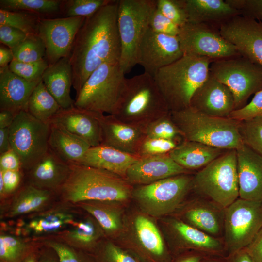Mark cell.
<instances>
[{
    "instance_id": "6da1fadb",
    "label": "cell",
    "mask_w": 262,
    "mask_h": 262,
    "mask_svg": "<svg viewBox=\"0 0 262 262\" xmlns=\"http://www.w3.org/2000/svg\"><path fill=\"white\" fill-rule=\"evenodd\" d=\"M118 5V0H112L86 17L76 35L69 57L76 96L98 67L107 62L119 61Z\"/></svg>"
},
{
    "instance_id": "7a4b0ae2",
    "label": "cell",
    "mask_w": 262,
    "mask_h": 262,
    "mask_svg": "<svg viewBox=\"0 0 262 262\" xmlns=\"http://www.w3.org/2000/svg\"><path fill=\"white\" fill-rule=\"evenodd\" d=\"M70 164V174L57 193L63 202L71 205L88 200L118 202L132 196L133 188L124 178L100 168Z\"/></svg>"
},
{
    "instance_id": "3957f363",
    "label": "cell",
    "mask_w": 262,
    "mask_h": 262,
    "mask_svg": "<svg viewBox=\"0 0 262 262\" xmlns=\"http://www.w3.org/2000/svg\"><path fill=\"white\" fill-rule=\"evenodd\" d=\"M169 112L153 77L144 72L126 78L111 115L124 123L144 129Z\"/></svg>"
},
{
    "instance_id": "277c9868",
    "label": "cell",
    "mask_w": 262,
    "mask_h": 262,
    "mask_svg": "<svg viewBox=\"0 0 262 262\" xmlns=\"http://www.w3.org/2000/svg\"><path fill=\"white\" fill-rule=\"evenodd\" d=\"M213 61L206 57L184 54L156 73L153 78L170 112L190 107L191 98L207 79Z\"/></svg>"
},
{
    "instance_id": "5b68a950",
    "label": "cell",
    "mask_w": 262,
    "mask_h": 262,
    "mask_svg": "<svg viewBox=\"0 0 262 262\" xmlns=\"http://www.w3.org/2000/svg\"><path fill=\"white\" fill-rule=\"evenodd\" d=\"M170 114L184 140L227 150H236L244 144L239 132V121L209 116L190 107L170 112Z\"/></svg>"
},
{
    "instance_id": "8992f818",
    "label": "cell",
    "mask_w": 262,
    "mask_h": 262,
    "mask_svg": "<svg viewBox=\"0 0 262 262\" xmlns=\"http://www.w3.org/2000/svg\"><path fill=\"white\" fill-rule=\"evenodd\" d=\"M192 188L208 200L225 209L239 197L237 154L227 150L197 172Z\"/></svg>"
},
{
    "instance_id": "52a82bcc",
    "label": "cell",
    "mask_w": 262,
    "mask_h": 262,
    "mask_svg": "<svg viewBox=\"0 0 262 262\" xmlns=\"http://www.w3.org/2000/svg\"><path fill=\"white\" fill-rule=\"evenodd\" d=\"M126 78L119 62L103 64L94 70L76 96L74 105L99 115H112Z\"/></svg>"
},
{
    "instance_id": "ba28073f",
    "label": "cell",
    "mask_w": 262,
    "mask_h": 262,
    "mask_svg": "<svg viewBox=\"0 0 262 262\" xmlns=\"http://www.w3.org/2000/svg\"><path fill=\"white\" fill-rule=\"evenodd\" d=\"M156 0H119L117 27L121 45L119 66L125 74L137 65L140 43L149 27Z\"/></svg>"
},
{
    "instance_id": "9c48e42d",
    "label": "cell",
    "mask_w": 262,
    "mask_h": 262,
    "mask_svg": "<svg viewBox=\"0 0 262 262\" xmlns=\"http://www.w3.org/2000/svg\"><path fill=\"white\" fill-rule=\"evenodd\" d=\"M188 174L179 175L133 188L132 196L142 211L153 217H160L176 211L192 188Z\"/></svg>"
},
{
    "instance_id": "30bf717a",
    "label": "cell",
    "mask_w": 262,
    "mask_h": 262,
    "mask_svg": "<svg viewBox=\"0 0 262 262\" xmlns=\"http://www.w3.org/2000/svg\"><path fill=\"white\" fill-rule=\"evenodd\" d=\"M9 130L11 148L18 155L22 170L27 172L49 150L50 125L27 111H21L15 116Z\"/></svg>"
},
{
    "instance_id": "8fae6325",
    "label": "cell",
    "mask_w": 262,
    "mask_h": 262,
    "mask_svg": "<svg viewBox=\"0 0 262 262\" xmlns=\"http://www.w3.org/2000/svg\"><path fill=\"white\" fill-rule=\"evenodd\" d=\"M209 72L230 89L235 110L245 106L251 95L262 89V67L241 55L213 61Z\"/></svg>"
},
{
    "instance_id": "7c38bea8",
    "label": "cell",
    "mask_w": 262,
    "mask_h": 262,
    "mask_svg": "<svg viewBox=\"0 0 262 262\" xmlns=\"http://www.w3.org/2000/svg\"><path fill=\"white\" fill-rule=\"evenodd\" d=\"M262 228V202L238 198L224 210V246L228 256L245 248Z\"/></svg>"
},
{
    "instance_id": "4fadbf2b",
    "label": "cell",
    "mask_w": 262,
    "mask_h": 262,
    "mask_svg": "<svg viewBox=\"0 0 262 262\" xmlns=\"http://www.w3.org/2000/svg\"><path fill=\"white\" fill-rule=\"evenodd\" d=\"M177 36L183 54L206 57L213 61L241 55L213 25L187 23L180 27Z\"/></svg>"
},
{
    "instance_id": "5bb4252c",
    "label": "cell",
    "mask_w": 262,
    "mask_h": 262,
    "mask_svg": "<svg viewBox=\"0 0 262 262\" xmlns=\"http://www.w3.org/2000/svg\"><path fill=\"white\" fill-rule=\"evenodd\" d=\"M85 18L75 16L40 19L38 35L44 43L45 58L49 65L69 57L76 35Z\"/></svg>"
},
{
    "instance_id": "9a60e30c",
    "label": "cell",
    "mask_w": 262,
    "mask_h": 262,
    "mask_svg": "<svg viewBox=\"0 0 262 262\" xmlns=\"http://www.w3.org/2000/svg\"><path fill=\"white\" fill-rule=\"evenodd\" d=\"M183 55L177 36L156 33L148 27L138 47L137 64L153 77L160 69Z\"/></svg>"
},
{
    "instance_id": "2e32d148",
    "label": "cell",
    "mask_w": 262,
    "mask_h": 262,
    "mask_svg": "<svg viewBox=\"0 0 262 262\" xmlns=\"http://www.w3.org/2000/svg\"><path fill=\"white\" fill-rule=\"evenodd\" d=\"M222 35L233 45L240 54L262 67V23L234 16L218 27Z\"/></svg>"
},
{
    "instance_id": "e0dca14e",
    "label": "cell",
    "mask_w": 262,
    "mask_h": 262,
    "mask_svg": "<svg viewBox=\"0 0 262 262\" xmlns=\"http://www.w3.org/2000/svg\"><path fill=\"white\" fill-rule=\"evenodd\" d=\"M170 221V231L175 241H172L169 249L173 257L188 251L198 252L205 256H227L224 244L217 238L181 220L173 219Z\"/></svg>"
},
{
    "instance_id": "ac0fdd59",
    "label": "cell",
    "mask_w": 262,
    "mask_h": 262,
    "mask_svg": "<svg viewBox=\"0 0 262 262\" xmlns=\"http://www.w3.org/2000/svg\"><path fill=\"white\" fill-rule=\"evenodd\" d=\"M190 107L209 116L228 118L235 110V99L230 89L209 72L194 93Z\"/></svg>"
},
{
    "instance_id": "d6986e66",
    "label": "cell",
    "mask_w": 262,
    "mask_h": 262,
    "mask_svg": "<svg viewBox=\"0 0 262 262\" xmlns=\"http://www.w3.org/2000/svg\"><path fill=\"white\" fill-rule=\"evenodd\" d=\"M136 244L127 250L140 262H172L173 256L166 246L157 226L148 217L138 215L133 223Z\"/></svg>"
},
{
    "instance_id": "ffe728a7",
    "label": "cell",
    "mask_w": 262,
    "mask_h": 262,
    "mask_svg": "<svg viewBox=\"0 0 262 262\" xmlns=\"http://www.w3.org/2000/svg\"><path fill=\"white\" fill-rule=\"evenodd\" d=\"M70 205L62 202L32 214L20 229L25 235L36 239L51 236L69 228L78 221L76 211Z\"/></svg>"
},
{
    "instance_id": "44dd1931",
    "label": "cell",
    "mask_w": 262,
    "mask_h": 262,
    "mask_svg": "<svg viewBox=\"0 0 262 262\" xmlns=\"http://www.w3.org/2000/svg\"><path fill=\"white\" fill-rule=\"evenodd\" d=\"M189 172L166 154L140 157L128 169L125 179L131 185H143Z\"/></svg>"
},
{
    "instance_id": "7402d4cb",
    "label": "cell",
    "mask_w": 262,
    "mask_h": 262,
    "mask_svg": "<svg viewBox=\"0 0 262 262\" xmlns=\"http://www.w3.org/2000/svg\"><path fill=\"white\" fill-rule=\"evenodd\" d=\"M98 119L101 144L139 156L140 147L146 137L144 129L124 123L111 115H99Z\"/></svg>"
},
{
    "instance_id": "603a6c76",
    "label": "cell",
    "mask_w": 262,
    "mask_h": 262,
    "mask_svg": "<svg viewBox=\"0 0 262 262\" xmlns=\"http://www.w3.org/2000/svg\"><path fill=\"white\" fill-rule=\"evenodd\" d=\"M236 151L240 198L262 202V156L245 144Z\"/></svg>"
},
{
    "instance_id": "cb8c5ba5",
    "label": "cell",
    "mask_w": 262,
    "mask_h": 262,
    "mask_svg": "<svg viewBox=\"0 0 262 262\" xmlns=\"http://www.w3.org/2000/svg\"><path fill=\"white\" fill-rule=\"evenodd\" d=\"M99 114L79 108L74 105L62 109L49 123L57 124L71 133L79 137L91 147L101 143V132L98 116Z\"/></svg>"
},
{
    "instance_id": "d4e9b609",
    "label": "cell",
    "mask_w": 262,
    "mask_h": 262,
    "mask_svg": "<svg viewBox=\"0 0 262 262\" xmlns=\"http://www.w3.org/2000/svg\"><path fill=\"white\" fill-rule=\"evenodd\" d=\"M41 81H28L12 72L9 66L0 68V110L15 115L27 111L31 95Z\"/></svg>"
},
{
    "instance_id": "484cf974",
    "label": "cell",
    "mask_w": 262,
    "mask_h": 262,
    "mask_svg": "<svg viewBox=\"0 0 262 262\" xmlns=\"http://www.w3.org/2000/svg\"><path fill=\"white\" fill-rule=\"evenodd\" d=\"M70 164L64 162L49 149L28 173V183L57 194L67 180Z\"/></svg>"
},
{
    "instance_id": "4316f807",
    "label": "cell",
    "mask_w": 262,
    "mask_h": 262,
    "mask_svg": "<svg viewBox=\"0 0 262 262\" xmlns=\"http://www.w3.org/2000/svg\"><path fill=\"white\" fill-rule=\"evenodd\" d=\"M140 158L100 144L91 147L77 164L103 169L125 179L128 169Z\"/></svg>"
},
{
    "instance_id": "83f0119b",
    "label": "cell",
    "mask_w": 262,
    "mask_h": 262,
    "mask_svg": "<svg viewBox=\"0 0 262 262\" xmlns=\"http://www.w3.org/2000/svg\"><path fill=\"white\" fill-rule=\"evenodd\" d=\"M42 81L62 109H68L74 106L75 101L70 96L73 72L69 57L49 65L43 74Z\"/></svg>"
},
{
    "instance_id": "f1b7e54d",
    "label": "cell",
    "mask_w": 262,
    "mask_h": 262,
    "mask_svg": "<svg viewBox=\"0 0 262 262\" xmlns=\"http://www.w3.org/2000/svg\"><path fill=\"white\" fill-rule=\"evenodd\" d=\"M224 210L209 200H197L185 209L182 221L217 238L223 231Z\"/></svg>"
},
{
    "instance_id": "f546056e",
    "label": "cell",
    "mask_w": 262,
    "mask_h": 262,
    "mask_svg": "<svg viewBox=\"0 0 262 262\" xmlns=\"http://www.w3.org/2000/svg\"><path fill=\"white\" fill-rule=\"evenodd\" d=\"M188 23H207L218 27L240 15L223 0H183Z\"/></svg>"
},
{
    "instance_id": "4dcf8cb0",
    "label": "cell",
    "mask_w": 262,
    "mask_h": 262,
    "mask_svg": "<svg viewBox=\"0 0 262 262\" xmlns=\"http://www.w3.org/2000/svg\"><path fill=\"white\" fill-rule=\"evenodd\" d=\"M104 235L98 222L91 216L78 220L69 228L49 237L92 253Z\"/></svg>"
},
{
    "instance_id": "1f68e13d",
    "label": "cell",
    "mask_w": 262,
    "mask_h": 262,
    "mask_svg": "<svg viewBox=\"0 0 262 262\" xmlns=\"http://www.w3.org/2000/svg\"><path fill=\"white\" fill-rule=\"evenodd\" d=\"M56 192L38 188L27 183L13 197L5 213V217L14 218L33 214L51 206Z\"/></svg>"
},
{
    "instance_id": "d6a6232c",
    "label": "cell",
    "mask_w": 262,
    "mask_h": 262,
    "mask_svg": "<svg viewBox=\"0 0 262 262\" xmlns=\"http://www.w3.org/2000/svg\"><path fill=\"white\" fill-rule=\"evenodd\" d=\"M49 149L69 164L78 163L91 147L85 141L62 127L49 123Z\"/></svg>"
},
{
    "instance_id": "836d02e7",
    "label": "cell",
    "mask_w": 262,
    "mask_h": 262,
    "mask_svg": "<svg viewBox=\"0 0 262 262\" xmlns=\"http://www.w3.org/2000/svg\"><path fill=\"white\" fill-rule=\"evenodd\" d=\"M225 152L199 142L183 140L168 154L178 164L190 170L204 167Z\"/></svg>"
},
{
    "instance_id": "e575fe53",
    "label": "cell",
    "mask_w": 262,
    "mask_h": 262,
    "mask_svg": "<svg viewBox=\"0 0 262 262\" xmlns=\"http://www.w3.org/2000/svg\"><path fill=\"white\" fill-rule=\"evenodd\" d=\"M118 202L88 200L80 202L74 205L81 209L94 217L98 222L104 234L113 236L122 227V213L116 205Z\"/></svg>"
},
{
    "instance_id": "d590c367",
    "label": "cell",
    "mask_w": 262,
    "mask_h": 262,
    "mask_svg": "<svg viewBox=\"0 0 262 262\" xmlns=\"http://www.w3.org/2000/svg\"><path fill=\"white\" fill-rule=\"evenodd\" d=\"M42 246L38 242L17 235H0V262H24Z\"/></svg>"
},
{
    "instance_id": "8d00e7d4",
    "label": "cell",
    "mask_w": 262,
    "mask_h": 262,
    "mask_svg": "<svg viewBox=\"0 0 262 262\" xmlns=\"http://www.w3.org/2000/svg\"><path fill=\"white\" fill-rule=\"evenodd\" d=\"M61 109L41 80L31 95L27 111L38 120L49 124L53 116Z\"/></svg>"
},
{
    "instance_id": "74e56055",
    "label": "cell",
    "mask_w": 262,
    "mask_h": 262,
    "mask_svg": "<svg viewBox=\"0 0 262 262\" xmlns=\"http://www.w3.org/2000/svg\"><path fill=\"white\" fill-rule=\"evenodd\" d=\"M64 0H0V9L24 11L42 18L62 13Z\"/></svg>"
},
{
    "instance_id": "f35d334b",
    "label": "cell",
    "mask_w": 262,
    "mask_h": 262,
    "mask_svg": "<svg viewBox=\"0 0 262 262\" xmlns=\"http://www.w3.org/2000/svg\"><path fill=\"white\" fill-rule=\"evenodd\" d=\"M33 240L42 246L54 250L59 262H96L92 253L74 247L52 237L47 236Z\"/></svg>"
},
{
    "instance_id": "ab89813d",
    "label": "cell",
    "mask_w": 262,
    "mask_h": 262,
    "mask_svg": "<svg viewBox=\"0 0 262 262\" xmlns=\"http://www.w3.org/2000/svg\"><path fill=\"white\" fill-rule=\"evenodd\" d=\"M39 16L24 11L0 9V25L16 28L27 35H38Z\"/></svg>"
},
{
    "instance_id": "60d3db41",
    "label": "cell",
    "mask_w": 262,
    "mask_h": 262,
    "mask_svg": "<svg viewBox=\"0 0 262 262\" xmlns=\"http://www.w3.org/2000/svg\"><path fill=\"white\" fill-rule=\"evenodd\" d=\"M144 130L147 137L174 140L179 143L184 140L171 118L170 111L149 123Z\"/></svg>"
},
{
    "instance_id": "b9f144b4",
    "label": "cell",
    "mask_w": 262,
    "mask_h": 262,
    "mask_svg": "<svg viewBox=\"0 0 262 262\" xmlns=\"http://www.w3.org/2000/svg\"><path fill=\"white\" fill-rule=\"evenodd\" d=\"M12 50L13 60L19 62H34L45 57V46L38 35H28L20 45Z\"/></svg>"
},
{
    "instance_id": "7bdbcfd3",
    "label": "cell",
    "mask_w": 262,
    "mask_h": 262,
    "mask_svg": "<svg viewBox=\"0 0 262 262\" xmlns=\"http://www.w3.org/2000/svg\"><path fill=\"white\" fill-rule=\"evenodd\" d=\"M92 254L96 262H140L128 250L110 241H101Z\"/></svg>"
},
{
    "instance_id": "ee69618b",
    "label": "cell",
    "mask_w": 262,
    "mask_h": 262,
    "mask_svg": "<svg viewBox=\"0 0 262 262\" xmlns=\"http://www.w3.org/2000/svg\"><path fill=\"white\" fill-rule=\"evenodd\" d=\"M239 130L243 143L262 156V116L239 121Z\"/></svg>"
},
{
    "instance_id": "f6af8a7d",
    "label": "cell",
    "mask_w": 262,
    "mask_h": 262,
    "mask_svg": "<svg viewBox=\"0 0 262 262\" xmlns=\"http://www.w3.org/2000/svg\"><path fill=\"white\" fill-rule=\"evenodd\" d=\"M112 0H64L62 13L65 17L89 16Z\"/></svg>"
},
{
    "instance_id": "bcb514c9",
    "label": "cell",
    "mask_w": 262,
    "mask_h": 262,
    "mask_svg": "<svg viewBox=\"0 0 262 262\" xmlns=\"http://www.w3.org/2000/svg\"><path fill=\"white\" fill-rule=\"evenodd\" d=\"M49 63L45 58L34 62L25 63L13 60L9 65L10 70L15 74L30 82L41 81Z\"/></svg>"
},
{
    "instance_id": "7dc6e473",
    "label": "cell",
    "mask_w": 262,
    "mask_h": 262,
    "mask_svg": "<svg viewBox=\"0 0 262 262\" xmlns=\"http://www.w3.org/2000/svg\"><path fill=\"white\" fill-rule=\"evenodd\" d=\"M157 9L179 27L188 23L183 0H156Z\"/></svg>"
},
{
    "instance_id": "c3c4849f",
    "label": "cell",
    "mask_w": 262,
    "mask_h": 262,
    "mask_svg": "<svg viewBox=\"0 0 262 262\" xmlns=\"http://www.w3.org/2000/svg\"><path fill=\"white\" fill-rule=\"evenodd\" d=\"M180 143L174 140L146 137L138 152L140 157L168 154Z\"/></svg>"
},
{
    "instance_id": "681fc988",
    "label": "cell",
    "mask_w": 262,
    "mask_h": 262,
    "mask_svg": "<svg viewBox=\"0 0 262 262\" xmlns=\"http://www.w3.org/2000/svg\"><path fill=\"white\" fill-rule=\"evenodd\" d=\"M232 8L237 10L240 16L260 21L262 19V0H225Z\"/></svg>"
},
{
    "instance_id": "f907efd6",
    "label": "cell",
    "mask_w": 262,
    "mask_h": 262,
    "mask_svg": "<svg viewBox=\"0 0 262 262\" xmlns=\"http://www.w3.org/2000/svg\"><path fill=\"white\" fill-rule=\"evenodd\" d=\"M149 28L156 33L172 36H178L180 30V27L165 16L157 6L151 14Z\"/></svg>"
},
{
    "instance_id": "816d5d0a",
    "label": "cell",
    "mask_w": 262,
    "mask_h": 262,
    "mask_svg": "<svg viewBox=\"0 0 262 262\" xmlns=\"http://www.w3.org/2000/svg\"><path fill=\"white\" fill-rule=\"evenodd\" d=\"M259 116H262V89L254 94L249 103L234 110L229 117L241 121Z\"/></svg>"
},
{
    "instance_id": "f5cc1de1",
    "label": "cell",
    "mask_w": 262,
    "mask_h": 262,
    "mask_svg": "<svg viewBox=\"0 0 262 262\" xmlns=\"http://www.w3.org/2000/svg\"><path fill=\"white\" fill-rule=\"evenodd\" d=\"M23 32L11 26L0 25V42L11 49L20 45L27 37Z\"/></svg>"
},
{
    "instance_id": "db71d44e",
    "label": "cell",
    "mask_w": 262,
    "mask_h": 262,
    "mask_svg": "<svg viewBox=\"0 0 262 262\" xmlns=\"http://www.w3.org/2000/svg\"><path fill=\"white\" fill-rule=\"evenodd\" d=\"M0 173L2 176L4 183V198L13 194L18 188L22 180L21 170L1 171Z\"/></svg>"
},
{
    "instance_id": "11a10c76",
    "label": "cell",
    "mask_w": 262,
    "mask_h": 262,
    "mask_svg": "<svg viewBox=\"0 0 262 262\" xmlns=\"http://www.w3.org/2000/svg\"><path fill=\"white\" fill-rule=\"evenodd\" d=\"M0 170H22L20 158L13 149L0 154Z\"/></svg>"
},
{
    "instance_id": "9f6ffc18",
    "label": "cell",
    "mask_w": 262,
    "mask_h": 262,
    "mask_svg": "<svg viewBox=\"0 0 262 262\" xmlns=\"http://www.w3.org/2000/svg\"><path fill=\"white\" fill-rule=\"evenodd\" d=\"M245 248L254 262H262V228Z\"/></svg>"
},
{
    "instance_id": "6f0895ef",
    "label": "cell",
    "mask_w": 262,
    "mask_h": 262,
    "mask_svg": "<svg viewBox=\"0 0 262 262\" xmlns=\"http://www.w3.org/2000/svg\"><path fill=\"white\" fill-rule=\"evenodd\" d=\"M38 262H59L58 257L52 248L42 246L38 250Z\"/></svg>"
},
{
    "instance_id": "680465c9",
    "label": "cell",
    "mask_w": 262,
    "mask_h": 262,
    "mask_svg": "<svg viewBox=\"0 0 262 262\" xmlns=\"http://www.w3.org/2000/svg\"><path fill=\"white\" fill-rule=\"evenodd\" d=\"M204 256L198 252L188 251L174 256L172 262H200Z\"/></svg>"
},
{
    "instance_id": "91938a15",
    "label": "cell",
    "mask_w": 262,
    "mask_h": 262,
    "mask_svg": "<svg viewBox=\"0 0 262 262\" xmlns=\"http://www.w3.org/2000/svg\"><path fill=\"white\" fill-rule=\"evenodd\" d=\"M14 59V56L11 49L0 44V68L5 67Z\"/></svg>"
},
{
    "instance_id": "94428289",
    "label": "cell",
    "mask_w": 262,
    "mask_h": 262,
    "mask_svg": "<svg viewBox=\"0 0 262 262\" xmlns=\"http://www.w3.org/2000/svg\"><path fill=\"white\" fill-rule=\"evenodd\" d=\"M12 149L9 128L0 129V154Z\"/></svg>"
},
{
    "instance_id": "6125c7cd",
    "label": "cell",
    "mask_w": 262,
    "mask_h": 262,
    "mask_svg": "<svg viewBox=\"0 0 262 262\" xmlns=\"http://www.w3.org/2000/svg\"><path fill=\"white\" fill-rule=\"evenodd\" d=\"M16 115L9 111L0 110V129L9 128Z\"/></svg>"
},
{
    "instance_id": "be15d7a7",
    "label": "cell",
    "mask_w": 262,
    "mask_h": 262,
    "mask_svg": "<svg viewBox=\"0 0 262 262\" xmlns=\"http://www.w3.org/2000/svg\"><path fill=\"white\" fill-rule=\"evenodd\" d=\"M229 257L230 258V262H254L246 248Z\"/></svg>"
},
{
    "instance_id": "e7e4bbea",
    "label": "cell",
    "mask_w": 262,
    "mask_h": 262,
    "mask_svg": "<svg viewBox=\"0 0 262 262\" xmlns=\"http://www.w3.org/2000/svg\"><path fill=\"white\" fill-rule=\"evenodd\" d=\"M200 262H230V258L229 256H205Z\"/></svg>"
},
{
    "instance_id": "03108f58",
    "label": "cell",
    "mask_w": 262,
    "mask_h": 262,
    "mask_svg": "<svg viewBox=\"0 0 262 262\" xmlns=\"http://www.w3.org/2000/svg\"><path fill=\"white\" fill-rule=\"evenodd\" d=\"M39 249L31 255L24 262H38Z\"/></svg>"
},
{
    "instance_id": "003e7915",
    "label": "cell",
    "mask_w": 262,
    "mask_h": 262,
    "mask_svg": "<svg viewBox=\"0 0 262 262\" xmlns=\"http://www.w3.org/2000/svg\"><path fill=\"white\" fill-rule=\"evenodd\" d=\"M261 21V22L262 23V19L261 20H260Z\"/></svg>"
}]
</instances>
